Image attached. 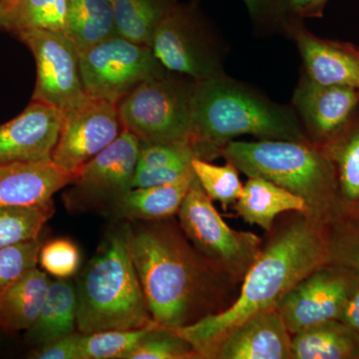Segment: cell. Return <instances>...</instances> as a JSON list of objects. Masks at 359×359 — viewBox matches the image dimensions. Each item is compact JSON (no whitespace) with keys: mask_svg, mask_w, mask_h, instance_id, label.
<instances>
[{"mask_svg":"<svg viewBox=\"0 0 359 359\" xmlns=\"http://www.w3.org/2000/svg\"><path fill=\"white\" fill-rule=\"evenodd\" d=\"M169 219L130 224V250L153 320L177 330L228 309L238 283L201 256Z\"/></svg>","mask_w":359,"mask_h":359,"instance_id":"1","label":"cell"},{"mask_svg":"<svg viewBox=\"0 0 359 359\" xmlns=\"http://www.w3.org/2000/svg\"><path fill=\"white\" fill-rule=\"evenodd\" d=\"M261 254L245 273L228 309L177 328L198 358L210 359L233 327L262 309L273 308L314 269L330 264V224L304 214L285 212L268 231Z\"/></svg>","mask_w":359,"mask_h":359,"instance_id":"2","label":"cell"},{"mask_svg":"<svg viewBox=\"0 0 359 359\" xmlns=\"http://www.w3.org/2000/svg\"><path fill=\"white\" fill-rule=\"evenodd\" d=\"M191 121L198 159L210 162L222 156L226 143L245 135L259 140L311 142L294 109L224 73L193 82Z\"/></svg>","mask_w":359,"mask_h":359,"instance_id":"3","label":"cell"},{"mask_svg":"<svg viewBox=\"0 0 359 359\" xmlns=\"http://www.w3.org/2000/svg\"><path fill=\"white\" fill-rule=\"evenodd\" d=\"M130 224L108 233L77 280L80 334L154 325L130 250Z\"/></svg>","mask_w":359,"mask_h":359,"instance_id":"4","label":"cell"},{"mask_svg":"<svg viewBox=\"0 0 359 359\" xmlns=\"http://www.w3.org/2000/svg\"><path fill=\"white\" fill-rule=\"evenodd\" d=\"M222 157L248 178L268 180L299 196L309 216L330 224L340 218L337 172L325 151L311 142L236 141Z\"/></svg>","mask_w":359,"mask_h":359,"instance_id":"5","label":"cell"},{"mask_svg":"<svg viewBox=\"0 0 359 359\" xmlns=\"http://www.w3.org/2000/svg\"><path fill=\"white\" fill-rule=\"evenodd\" d=\"M177 215L182 231L201 256L233 283H242L261 254L263 240L250 231L231 229L197 177Z\"/></svg>","mask_w":359,"mask_h":359,"instance_id":"6","label":"cell"},{"mask_svg":"<svg viewBox=\"0 0 359 359\" xmlns=\"http://www.w3.org/2000/svg\"><path fill=\"white\" fill-rule=\"evenodd\" d=\"M193 82L166 74L139 84L117 103L123 128L140 142L194 145L191 121Z\"/></svg>","mask_w":359,"mask_h":359,"instance_id":"7","label":"cell"},{"mask_svg":"<svg viewBox=\"0 0 359 359\" xmlns=\"http://www.w3.org/2000/svg\"><path fill=\"white\" fill-rule=\"evenodd\" d=\"M78 53L87 95L110 102H119L139 84L169 72L150 46L118 34Z\"/></svg>","mask_w":359,"mask_h":359,"instance_id":"8","label":"cell"},{"mask_svg":"<svg viewBox=\"0 0 359 359\" xmlns=\"http://www.w3.org/2000/svg\"><path fill=\"white\" fill-rule=\"evenodd\" d=\"M150 48L165 69L194 81L224 74L216 42L192 4L178 2L165 16L155 29Z\"/></svg>","mask_w":359,"mask_h":359,"instance_id":"9","label":"cell"},{"mask_svg":"<svg viewBox=\"0 0 359 359\" xmlns=\"http://www.w3.org/2000/svg\"><path fill=\"white\" fill-rule=\"evenodd\" d=\"M14 36L29 49L36 63L32 100L65 113L88 98L82 83L79 53L65 32L27 30Z\"/></svg>","mask_w":359,"mask_h":359,"instance_id":"10","label":"cell"},{"mask_svg":"<svg viewBox=\"0 0 359 359\" xmlns=\"http://www.w3.org/2000/svg\"><path fill=\"white\" fill-rule=\"evenodd\" d=\"M358 276L351 269L330 263L299 280L276 304L290 334L325 321L339 320Z\"/></svg>","mask_w":359,"mask_h":359,"instance_id":"11","label":"cell"},{"mask_svg":"<svg viewBox=\"0 0 359 359\" xmlns=\"http://www.w3.org/2000/svg\"><path fill=\"white\" fill-rule=\"evenodd\" d=\"M123 130L117 103L88 96L83 103L63 113L52 162L77 173Z\"/></svg>","mask_w":359,"mask_h":359,"instance_id":"12","label":"cell"},{"mask_svg":"<svg viewBox=\"0 0 359 359\" xmlns=\"http://www.w3.org/2000/svg\"><path fill=\"white\" fill-rule=\"evenodd\" d=\"M140 140L127 130L90 160L71 185L70 204L110 208L133 189Z\"/></svg>","mask_w":359,"mask_h":359,"instance_id":"13","label":"cell"},{"mask_svg":"<svg viewBox=\"0 0 359 359\" xmlns=\"http://www.w3.org/2000/svg\"><path fill=\"white\" fill-rule=\"evenodd\" d=\"M292 104L304 133L323 148L339 137L359 112V91L351 87L316 83L302 74Z\"/></svg>","mask_w":359,"mask_h":359,"instance_id":"14","label":"cell"},{"mask_svg":"<svg viewBox=\"0 0 359 359\" xmlns=\"http://www.w3.org/2000/svg\"><path fill=\"white\" fill-rule=\"evenodd\" d=\"M63 113L32 100L20 115L0 124V163L51 160Z\"/></svg>","mask_w":359,"mask_h":359,"instance_id":"15","label":"cell"},{"mask_svg":"<svg viewBox=\"0 0 359 359\" xmlns=\"http://www.w3.org/2000/svg\"><path fill=\"white\" fill-rule=\"evenodd\" d=\"M292 334L276 306L262 309L233 328L210 359H292Z\"/></svg>","mask_w":359,"mask_h":359,"instance_id":"16","label":"cell"},{"mask_svg":"<svg viewBox=\"0 0 359 359\" xmlns=\"http://www.w3.org/2000/svg\"><path fill=\"white\" fill-rule=\"evenodd\" d=\"M294 35L304 74L318 84L351 87L359 91V47L321 39L295 20L285 26Z\"/></svg>","mask_w":359,"mask_h":359,"instance_id":"17","label":"cell"},{"mask_svg":"<svg viewBox=\"0 0 359 359\" xmlns=\"http://www.w3.org/2000/svg\"><path fill=\"white\" fill-rule=\"evenodd\" d=\"M76 177L52 160L0 163V208L42 204Z\"/></svg>","mask_w":359,"mask_h":359,"instance_id":"18","label":"cell"},{"mask_svg":"<svg viewBox=\"0 0 359 359\" xmlns=\"http://www.w3.org/2000/svg\"><path fill=\"white\" fill-rule=\"evenodd\" d=\"M196 175L190 172L166 185L133 188L116 203L111 212L128 221L151 222L172 219L178 214Z\"/></svg>","mask_w":359,"mask_h":359,"instance_id":"19","label":"cell"},{"mask_svg":"<svg viewBox=\"0 0 359 359\" xmlns=\"http://www.w3.org/2000/svg\"><path fill=\"white\" fill-rule=\"evenodd\" d=\"M233 210L247 224H256L266 233L285 212L309 215L308 205L299 196L262 178H249Z\"/></svg>","mask_w":359,"mask_h":359,"instance_id":"20","label":"cell"},{"mask_svg":"<svg viewBox=\"0 0 359 359\" xmlns=\"http://www.w3.org/2000/svg\"><path fill=\"white\" fill-rule=\"evenodd\" d=\"M51 280L39 266L21 276L0 294V330L6 334L26 332L41 311Z\"/></svg>","mask_w":359,"mask_h":359,"instance_id":"21","label":"cell"},{"mask_svg":"<svg viewBox=\"0 0 359 359\" xmlns=\"http://www.w3.org/2000/svg\"><path fill=\"white\" fill-rule=\"evenodd\" d=\"M77 328L76 287L68 280H52L36 320L25 332L32 346L50 344L74 334Z\"/></svg>","mask_w":359,"mask_h":359,"instance_id":"22","label":"cell"},{"mask_svg":"<svg viewBox=\"0 0 359 359\" xmlns=\"http://www.w3.org/2000/svg\"><path fill=\"white\" fill-rule=\"evenodd\" d=\"M292 359H359V337L339 320L292 334Z\"/></svg>","mask_w":359,"mask_h":359,"instance_id":"23","label":"cell"},{"mask_svg":"<svg viewBox=\"0 0 359 359\" xmlns=\"http://www.w3.org/2000/svg\"><path fill=\"white\" fill-rule=\"evenodd\" d=\"M66 34L78 52L117 35L110 0H68Z\"/></svg>","mask_w":359,"mask_h":359,"instance_id":"24","label":"cell"},{"mask_svg":"<svg viewBox=\"0 0 359 359\" xmlns=\"http://www.w3.org/2000/svg\"><path fill=\"white\" fill-rule=\"evenodd\" d=\"M68 0H14L0 6V29L16 35L27 30L66 32Z\"/></svg>","mask_w":359,"mask_h":359,"instance_id":"25","label":"cell"},{"mask_svg":"<svg viewBox=\"0 0 359 359\" xmlns=\"http://www.w3.org/2000/svg\"><path fill=\"white\" fill-rule=\"evenodd\" d=\"M323 149L337 172L341 218L359 203V112L353 123Z\"/></svg>","mask_w":359,"mask_h":359,"instance_id":"26","label":"cell"},{"mask_svg":"<svg viewBox=\"0 0 359 359\" xmlns=\"http://www.w3.org/2000/svg\"><path fill=\"white\" fill-rule=\"evenodd\" d=\"M178 0H113L117 34L150 46L157 26Z\"/></svg>","mask_w":359,"mask_h":359,"instance_id":"27","label":"cell"},{"mask_svg":"<svg viewBox=\"0 0 359 359\" xmlns=\"http://www.w3.org/2000/svg\"><path fill=\"white\" fill-rule=\"evenodd\" d=\"M54 212L53 200L42 204L0 208V249L39 238Z\"/></svg>","mask_w":359,"mask_h":359,"instance_id":"28","label":"cell"},{"mask_svg":"<svg viewBox=\"0 0 359 359\" xmlns=\"http://www.w3.org/2000/svg\"><path fill=\"white\" fill-rule=\"evenodd\" d=\"M157 323L137 330H112L80 335L79 359H128Z\"/></svg>","mask_w":359,"mask_h":359,"instance_id":"29","label":"cell"},{"mask_svg":"<svg viewBox=\"0 0 359 359\" xmlns=\"http://www.w3.org/2000/svg\"><path fill=\"white\" fill-rule=\"evenodd\" d=\"M192 168L203 190L212 202H219L224 211L242 195L244 185L240 180V171L233 163L226 161V165L218 166L210 161L194 159Z\"/></svg>","mask_w":359,"mask_h":359,"instance_id":"30","label":"cell"},{"mask_svg":"<svg viewBox=\"0 0 359 359\" xmlns=\"http://www.w3.org/2000/svg\"><path fill=\"white\" fill-rule=\"evenodd\" d=\"M197 353L174 328L158 325L130 354L128 359H194Z\"/></svg>","mask_w":359,"mask_h":359,"instance_id":"31","label":"cell"},{"mask_svg":"<svg viewBox=\"0 0 359 359\" xmlns=\"http://www.w3.org/2000/svg\"><path fill=\"white\" fill-rule=\"evenodd\" d=\"M42 245L43 240L39 237L0 249V294L39 266Z\"/></svg>","mask_w":359,"mask_h":359,"instance_id":"32","label":"cell"},{"mask_svg":"<svg viewBox=\"0 0 359 359\" xmlns=\"http://www.w3.org/2000/svg\"><path fill=\"white\" fill-rule=\"evenodd\" d=\"M330 263L359 275V221L339 218L330 224Z\"/></svg>","mask_w":359,"mask_h":359,"instance_id":"33","label":"cell"},{"mask_svg":"<svg viewBox=\"0 0 359 359\" xmlns=\"http://www.w3.org/2000/svg\"><path fill=\"white\" fill-rule=\"evenodd\" d=\"M81 255L69 238H59L43 243L39 254V266L47 275L57 280H68L76 275Z\"/></svg>","mask_w":359,"mask_h":359,"instance_id":"34","label":"cell"},{"mask_svg":"<svg viewBox=\"0 0 359 359\" xmlns=\"http://www.w3.org/2000/svg\"><path fill=\"white\" fill-rule=\"evenodd\" d=\"M197 152L190 143H150L140 142L137 168H163L192 164Z\"/></svg>","mask_w":359,"mask_h":359,"instance_id":"35","label":"cell"},{"mask_svg":"<svg viewBox=\"0 0 359 359\" xmlns=\"http://www.w3.org/2000/svg\"><path fill=\"white\" fill-rule=\"evenodd\" d=\"M192 170V164H177L163 168H137L133 188H146L173 183Z\"/></svg>","mask_w":359,"mask_h":359,"instance_id":"36","label":"cell"},{"mask_svg":"<svg viewBox=\"0 0 359 359\" xmlns=\"http://www.w3.org/2000/svg\"><path fill=\"white\" fill-rule=\"evenodd\" d=\"M325 7V0H276L278 23L285 26L302 18H320Z\"/></svg>","mask_w":359,"mask_h":359,"instance_id":"37","label":"cell"},{"mask_svg":"<svg viewBox=\"0 0 359 359\" xmlns=\"http://www.w3.org/2000/svg\"><path fill=\"white\" fill-rule=\"evenodd\" d=\"M80 332L55 340L50 344L36 346L28 354L33 359H79Z\"/></svg>","mask_w":359,"mask_h":359,"instance_id":"38","label":"cell"},{"mask_svg":"<svg viewBox=\"0 0 359 359\" xmlns=\"http://www.w3.org/2000/svg\"><path fill=\"white\" fill-rule=\"evenodd\" d=\"M255 25H280L276 14V0H243Z\"/></svg>","mask_w":359,"mask_h":359,"instance_id":"39","label":"cell"},{"mask_svg":"<svg viewBox=\"0 0 359 359\" xmlns=\"http://www.w3.org/2000/svg\"><path fill=\"white\" fill-rule=\"evenodd\" d=\"M339 320L348 325L359 337V276L344 304Z\"/></svg>","mask_w":359,"mask_h":359,"instance_id":"40","label":"cell"},{"mask_svg":"<svg viewBox=\"0 0 359 359\" xmlns=\"http://www.w3.org/2000/svg\"><path fill=\"white\" fill-rule=\"evenodd\" d=\"M341 218H351L353 219H358V221H359V203L354 205L353 209L347 212L346 216L341 217Z\"/></svg>","mask_w":359,"mask_h":359,"instance_id":"41","label":"cell"},{"mask_svg":"<svg viewBox=\"0 0 359 359\" xmlns=\"http://www.w3.org/2000/svg\"><path fill=\"white\" fill-rule=\"evenodd\" d=\"M14 0H0V6H7V4H11Z\"/></svg>","mask_w":359,"mask_h":359,"instance_id":"42","label":"cell"},{"mask_svg":"<svg viewBox=\"0 0 359 359\" xmlns=\"http://www.w3.org/2000/svg\"><path fill=\"white\" fill-rule=\"evenodd\" d=\"M327 2H328V0H325V6H327Z\"/></svg>","mask_w":359,"mask_h":359,"instance_id":"43","label":"cell"},{"mask_svg":"<svg viewBox=\"0 0 359 359\" xmlns=\"http://www.w3.org/2000/svg\"><path fill=\"white\" fill-rule=\"evenodd\" d=\"M110 1H113V0H110Z\"/></svg>","mask_w":359,"mask_h":359,"instance_id":"44","label":"cell"},{"mask_svg":"<svg viewBox=\"0 0 359 359\" xmlns=\"http://www.w3.org/2000/svg\"><path fill=\"white\" fill-rule=\"evenodd\" d=\"M1 332H2V330H1Z\"/></svg>","mask_w":359,"mask_h":359,"instance_id":"45","label":"cell"}]
</instances>
